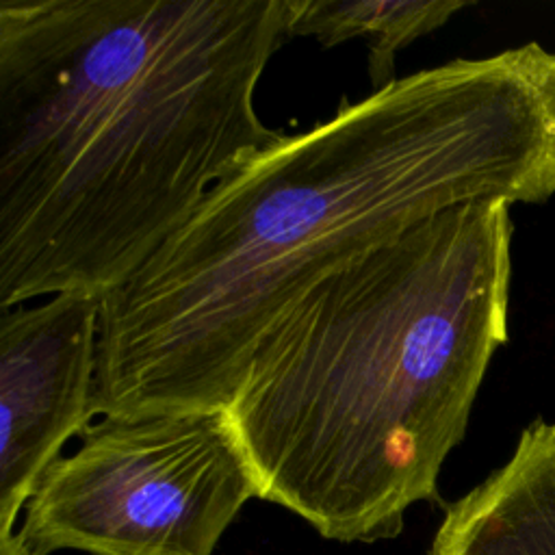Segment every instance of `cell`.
<instances>
[{"instance_id": "5", "label": "cell", "mask_w": 555, "mask_h": 555, "mask_svg": "<svg viewBox=\"0 0 555 555\" xmlns=\"http://www.w3.org/2000/svg\"><path fill=\"white\" fill-rule=\"evenodd\" d=\"M102 297L59 293L0 310V540L93 414Z\"/></svg>"}, {"instance_id": "3", "label": "cell", "mask_w": 555, "mask_h": 555, "mask_svg": "<svg viewBox=\"0 0 555 555\" xmlns=\"http://www.w3.org/2000/svg\"><path fill=\"white\" fill-rule=\"evenodd\" d=\"M509 202L449 208L308 291L225 408L260 499L323 538L377 542L438 499L507 340Z\"/></svg>"}, {"instance_id": "8", "label": "cell", "mask_w": 555, "mask_h": 555, "mask_svg": "<svg viewBox=\"0 0 555 555\" xmlns=\"http://www.w3.org/2000/svg\"><path fill=\"white\" fill-rule=\"evenodd\" d=\"M0 555H28L26 548L22 546L20 538L13 533L7 540H0Z\"/></svg>"}, {"instance_id": "1", "label": "cell", "mask_w": 555, "mask_h": 555, "mask_svg": "<svg viewBox=\"0 0 555 555\" xmlns=\"http://www.w3.org/2000/svg\"><path fill=\"white\" fill-rule=\"evenodd\" d=\"M555 193V52L418 69L282 134L102 297L93 414L228 408L319 282L449 208Z\"/></svg>"}, {"instance_id": "6", "label": "cell", "mask_w": 555, "mask_h": 555, "mask_svg": "<svg viewBox=\"0 0 555 555\" xmlns=\"http://www.w3.org/2000/svg\"><path fill=\"white\" fill-rule=\"evenodd\" d=\"M429 555H555V425L535 418L507 462L447 507Z\"/></svg>"}, {"instance_id": "7", "label": "cell", "mask_w": 555, "mask_h": 555, "mask_svg": "<svg viewBox=\"0 0 555 555\" xmlns=\"http://www.w3.org/2000/svg\"><path fill=\"white\" fill-rule=\"evenodd\" d=\"M464 7V0H293L288 37H312L325 48L366 39V69L377 91L397 78L399 50L438 30Z\"/></svg>"}, {"instance_id": "4", "label": "cell", "mask_w": 555, "mask_h": 555, "mask_svg": "<svg viewBox=\"0 0 555 555\" xmlns=\"http://www.w3.org/2000/svg\"><path fill=\"white\" fill-rule=\"evenodd\" d=\"M258 477L225 408L106 414L35 486L28 555H215Z\"/></svg>"}, {"instance_id": "2", "label": "cell", "mask_w": 555, "mask_h": 555, "mask_svg": "<svg viewBox=\"0 0 555 555\" xmlns=\"http://www.w3.org/2000/svg\"><path fill=\"white\" fill-rule=\"evenodd\" d=\"M293 0L0 2V310L128 282L284 132L256 89Z\"/></svg>"}]
</instances>
